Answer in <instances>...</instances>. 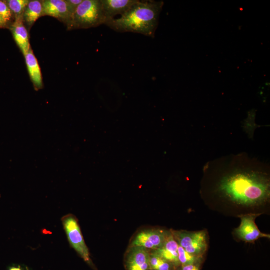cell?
Listing matches in <instances>:
<instances>
[{
    "label": "cell",
    "instance_id": "cell-1",
    "mask_svg": "<svg viewBox=\"0 0 270 270\" xmlns=\"http://www.w3.org/2000/svg\"><path fill=\"white\" fill-rule=\"evenodd\" d=\"M211 188L216 202L236 217L251 213L262 214L261 210L270 203L269 176L256 168H230L217 178Z\"/></svg>",
    "mask_w": 270,
    "mask_h": 270
},
{
    "label": "cell",
    "instance_id": "cell-2",
    "mask_svg": "<svg viewBox=\"0 0 270 270\" xmlns=\"http://www.w3.org/2000/svg\"><path fill=\"white\" fill-rule=\"evenodd\" d=\"M164 4L163 2L138 0L120 18L107 20L105 24L118 32L154 38Z\"/></svg>",
    "mask_w": 270,
    "mask_h": 270
},
{
    "label": "cell",
    "instance_id": "cell-3",
    "mask_svg": "<svg viewBox=\"0 0 270 270\" xmlns=\"http://www.w3.org/2000/svg\"><path fill=\"white\" fill-rule=\"evenodd\" d=\"M106 22L100 0H84L73 14L68 30L95 28L105 24Z\"/></svg>",
    "mask_w": 270,
    "mask_h": 270
},
{
    "label": "cell",
    "instance_id": "cell-4",
    "mask_svg": "<svg viewBox=\"0 0 270 270\" xmlns=\"http://www.w3.org/2000/svg\"><path fill=\"white\" fill-rule=\"evenodd\" d=\"M62 222L70 246L92 268L96 270L76 218L72 214H68L62 218Z\"/></svg>",
    "mask_w": 270,
    "mask_h": 270
},
{
    "label": "cell",
    "instance_id": "cell-5",
    "mask_svg": "<svg viewBox=\"0 0 270 270\" xmlns=\"http://www.w3.org/2000/svg\"><path fill=\"white\" fill-rule=\"evenodd\" d=\"M170 230L178 244L186 252L197 257L204 256L208 248L206 231Z\"/></svg>",
    "mask_w": 270,
    "mask_h": 270
},
{
    "label": "cell",
    "instance_id": "cell-6",
    "mask_svg": "<svg viewBox=\"0 0 270 270\" xmlns=\"http://www.w3.org/2000/svg\"><path fill=\"white\" fill-rule=\"evenodd\" d=\"M261 214H248L238 216L240 219V226L235 228L234 234L240 240L254 243L260 238H270V234L262 232L257 226L255 220Z\"/></svg>",
    "mask_w": 270,
    "mask_h": 270
},
{
    "label": "cell",
    "instance_id": "cell-7",
    "mask_svg": "<svg viewBox=\"0 0 270 270\" xmlns=\"http://www.w3.org/2000/svg\"><path fill=\"white\" fill-rule=\"evenodd\" d=\"M170 230L160 228L149 229L138 232L134 238L131 246H138L148 250L162 248L165 243Z\"/></svg>",
    "mask_w": 270,
    "mask_h": 270
},
{
    "label": "cell",
    "instance_id": "cell-8",
    "mask_svg": "<svg viewBox=\"0 0 270 270\" xmlns=\"http://www.w3.org/2000/svg\"><path fill=\"white\" fill-rule=\"evenodd\" d=\"M150 250L138 246H131L124 257L126 270H150Z\"/></svg>",
    "mask_w": 270,
    "mask_h": 270
},
{
    "label": "cell",
    "instance_id": "cell-9",
    "mask_svg": "<svg viewBox=\"0 0 270 270\" xmlns=\"http://www.w3.org/2000/svg\"><path fill=\"white\" fill-rule=\"evenodd\" d=\"M42 16L54 17L64 23L67 28L70 26L73 14L66 0H44Z\"/></svg>",
    "mask_w": 270,
    "mask_h": 270
},
{
    "label": "cell",
    "instance_id": "cell-10",
    "mask_svg": "<svg viewBox=\"0 0 270 270\" xmlns=\"http://www.w3.org/2000/svg\"><path fill=\"white\" fill-rule=\"evenodd\" d=\"M10 30L16 44L24 56L31 46L28 31L24 24L22 18L14 20L10 25Z\"/></svg>",
    "mask_w": 270,
    "mask_h": 270
},
{
    "label": "cell",
    "instance_id": "cell-11",
    "mask_svg": "<svg viewBox=\"0 0 270 270\" xmlns=\"http://www.w3.org/2000/svg\"><path fill=\"white\" fill-rule=\"evenodd\" d=\"M100 0L106 18V22L114 18L117 15L122 16L138 1V0Z\"/></svg>",
    "mask_w": 270,
    "mask_h": 270
},
{
    "label": "cell",
    "instance_id": "cell-12",
    "mask_svg": "<svg viewBox=\"0 0 270 270\" xmlns=\"http://www.w3.org/2000/svg\"><path fill=\"white\" fill-rule=\"evenodd\" d=\"M178 244L174 240L170 230L164 246L160 248L151 250L173 264L176 268L180 266L178 258Z\"/></svg>",
    "mask_w": 270,
    "mask_h": 270
},
{
    "label": "cell",
    "instance_id": "cell-13",
    "mask_svg": "<svg viewBox=\"0 0 270 270\" xmlns=\"http://www.w3.org/2000/svg\"><path fill=\"white\" fill-rule=\"evenodd\" d=\"M24 58L29 76L34 90L38 91L42 89L44 84L40 68L32 48Z\"/></svg>",
    "mask_w": 270,
    "mask_h": 270
},
{
    "label": "cell",
    "instance_id": "cell-14",
    "mask_svg": "<svg viewBox=\"0 0 270 270\" xmlns=\"http://www.w3.org/2000/svg\"><path fill=\"white\" fill-rule=\"evenodd\" d=\"M42 0H30L26 6L22 16V20L25 26L30 30L36 20L42 16Z\"/></svg>",
    "mask_w": 270,
    "mask_h": 270
},
{
    "label": "cell",
    "instance_id": "cell-15",
    "mask_svg": "<svg viewBox=\"0 0 270 270\" xmlns=\"http://www.w3.org/2000/svg\"><path fill=\"white\" fill-rule=\"evenodd\" d=\"M150 268L152 270H176L172 263L164 260L152 250H150Z\"/></svg>",
    "mask_w": 270,
    "mask_h": 270
},
{
    "label": "cell",
    "instance_id": "cell-16",
    "mask_svg": "<svg viewBox=\"0 0 270 270\" xmlns=\"http://www.w3.org/2000/svg\"><path fill=\"white\" fill-rule=\"evenodd\" d=\"M30 1L29 0H5L12 14L14 20L18 18H22L24 12Z\"/></svg>",
    "mask_w": 270,
    "mask_h": 270
},
{
    "label": "cell",
    "instance_id": "cell-17",
    "mask_svg": "<svg viewBox=\"0 0 270 270\" xmlns=\"http://www.w3.org/2000/svg\"><path fill=\"white\" fill-rule=\"evenodd\" d=\"M178 258L180 266H186L198 263H202L203 257H197L192 256L182 246L178 245Z\"/></svg>",
    "mask_w": 270,
    "mask_h": 270
},
{
    "label": "cell",
    "instance_id": "cell-18",
    "mask_svg": "<svg viewBox=\"0 0 270 270\" xmlns=\"http://www.w3.org/2000/svg\"><path fill=\"white\" fill-rule=\"evenodd\" d=\"M0 16L6 24L14 18L5 0H0Z\"/></svg>",
    "mask_w": 270,
    "mask_h": 270
},
{
    "label": "cell",
    "instance_id": "cell-19",
    "mask_svg": "<svg viewBox=\"0 0 270 270\" xmlns=\"http://www.w3.org/2000/svg\"><path fill=\"white\" fill-rule=\"evenodd\" d=\"M68 6L74 14L78 6L84 0H66Z\"/></svg>",
    "mask_w": 270,
    "mask_h": 270
},
{
    "label": "cell",
    "instance_id": "cell-20",
    "mask_svg": "<svg viewBox=\"0 0 270 270\" xmlns=\"http://www.w3.org/2000/svg\"><path fill=\"white\" fill-rule=\"evenodd\" d=\"M202 263L194 264L186 266H180L176 270H200Z\"/></svg>",
    "mask_w": 270,
    "mask_h": 270
},
{
    "label": "cell",
    "instance_id": "cell-21",
    "mask_svg": "<svg viewBox=\"0 0 270 270\" xmlns=\"http://www.w3.org/2000/svg\"><path fill=\"white\" fill-rule=\"evenodd\" d=\"M8 270H30L28 268L24 265L12 264L8 267Z\"/></svg>",
    "mask_w": 270,
    "mask_h": 270
},
{
    "label": "cell",
    "instance_id": "cell-22",
    "mask_svg": "<svg viewBox=\"0 0 270 270\" xmlns=\"http://www.w3.org/2000/svg\"><path fill=\"white\" fill-rule=\"evenodd\" d=\"M6 22L4 21L2 18L0 16V28H2L6 26Z\"/></svg>",
    "mask_w": 270,
    "mask_h": 270
},
{
    "label": "cell",
    "instance_id": "cell-23",
    "mask_svg": "<svg viewBox=\"0 0 270 270\" xmlns=\"http://www.w3.org/2000/svg\"></svg>",
    "mask_w": 270,
    "mask_h": 270
}]
</instances>
